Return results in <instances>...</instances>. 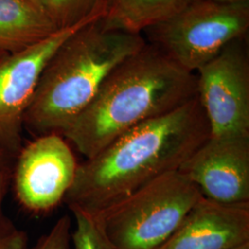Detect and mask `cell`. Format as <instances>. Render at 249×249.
I'll return each mask as SVG.
<instances>
[{
	"instance_id": "obj_15",
	"label": "cell",
	"mask_w": 249,
	"mask_h": 249,
	"mask_svg": "<svg viewBox=\"0 0 249 249\" xmlns=\"http://www.w3.org/2000/svg\"><path fill=\"white\" fill-rule=\"evenodd\" d=\"M71 221L64 215L32 249H71Z\"/></svg>"
},
{
	"instance_id": "obj_9",
	"label": "cell",
	"mask_w": 249,
	"mask_h": 249,
	"mask_svg": "<svg viewBox=\"0 0 249 249\" xmlns=\"http://www.w3.org/2000/svg\"><path fill=\"white\" fill-rule=\"evenodd\" d=\"M178 171L207 199L221 204L249 203V136H210Z\"/></svg>"
},
{
	"instance_id": "obj_18",
	"label": "cell",
	"mask_w": 249,
	"mask_h": 249,
	"mask_svg": "<svg viewBox=\"0 0 249 249\" xmlns=\"http://www.w3.org/2000/svg\"><path fill=\"white\" fill-rule=\"evenodd\" d=\"M213 1L217 2V3H221V4H228V5L249 3V0H213Z\"/></svg>"
},
{
	"instance_id": "obj_3",
	"label": "cell",
	"mask_w": 249,
	"mask_h": 249,
	"mask_svg": "<svg viewBox=\"0 0 249 249\" xmlns=\"http://www.w3.org/2000/svg\"><path fill=\"white\" fill-rule=\"evenodd\" d=\"M147 41L103 17L70 36L46 64L23 119L40 135H62L95 97L109 73Z\"/></svg>"
},
{
	"instance_id": "obj_20",
	"label": "cell",
	"mask_w": 249,
	"mask_h": 249,
	"mask_svg": "<svg viewBox=\"0 0 249 249\" xmlns=\"http://www.w3.org/2000/svg\"><path fill=\"white\" fill-rule=\"evenodd\" d=\"M232 249H249V243H246V244L242 245L240 247H237V248Z\"/></svg>"
},
{
	"instance_id": "obj_21",
	"label": "cell",
	"mask_w": 249,
	"mask_h": 249,
	"mask_svg": "<svg viewBox=\"0 0 249 249\" xmlns=\"http://www.w3.org/2000/svg\"><path fill=\"white\" fill-rule=\"evenodd\" d=\"M0 53H1V52H0Z\"/></svg>"
},
{
	"instance_id": "obj_17",
	"label": "cell",
	"mask_w": 249,
	"mask_h": 249,
	"mask_svg": "<svg viewBox=\"0 0 249 249\" xmlns=\"http://www.w3.org/2000/svg\"><path fill=\"white\" fill-rule=\"evenodd\" d=\"M7 181H8V170L6 168V165L3 164V165H0V211H1V203L3 200V196H4L5 189L7 186ZM5 231H2V228L0 225V237L3 235Z\"/></svg>"
},
{
	"instance_id": "obj_1",
	"label": "cell",
	"mask_w": 249,
	"mask_h": 249,
	"mask_svg": "<svg viewBox=\"0 0 249 249\" xmlns=\"http://www.w3.org/2000/svg\"><path fill=\"white\" fill-rule=\"evenodd\" d=\"M210 137L198 96L124 132L79 163L64 200L96 216L181 164Z\"/></svg>"
},
{
	"instance_id": "obj_12",
	"label": "cell",
	"mask_w": 249,
	"mask_h": 249,
	"mask_svg": "<svg viewBox=\"0 0 249 249\" xmlns=\"http://www.w3.org/2000/svg\"><path fill=\"white\" fill-rule=\"evenodd\" d=\"M196 0H107L104 19L111 26L142 34Z\"/></svg>"
},
{
	"instance_id": "obj_19",
	"label": "cell",
	"mask_w": 249,
	"mask_h": 249,
	"mask_svg": "<svg viewBox=\"0 0 249 249\" xmlns=\"http://www.w3.org/2000/svg\"><path fill=\"white\" fill-rule=\"evenodd\" d=\"M7 160V158L2 154V153H0V165H3V164H6L5 163V161Z\"/></svg>"
},
{
	"instance_id": "obj_16",
	"label": "cell",
	"mask_w": 249,
	"mask_h": 249,
	"mask_svg": "<svg viewBox=\"0 0 249 249\" xmlns=\"http://www.w3.org/2000/svg\"><path fill=\"white\" fill-rule=\"evenodd\" d=\"M0 249H28L26 233L18 230L5 231L0 237Z\"/></svg>"
},
{
	"instance_id": "obj_14",
	"label": "cell",
	"mask_w": 249,
	"mask_h": 249,
	"mask_svg": "<svg viewBox=\"0 0 249 249\" xmlns=\"http://www.w3.org/2000/svg\"><path fill=\"white\" fill-rule=\"evenodd\" d=\"M71 212L76 222L71 233L75 249H114L95 216L77 209Z\"/></svg>"
},
{
	"instance_id": "obj_6",
	"label": "cell",
	"mask_w": 249,
	"mask_h": 249,
	"mask_svg": "<svg viewBox=\"0 0 249 249\" xmlns=\"http://www.w3.org/2000/svg\"><path fill=\"white\" fill-rule=\"evenodd\" d=\"M197 96L211 137L249 136V56L246 37L234 40L196 72Z\"/></svg>"
},
{
	"instance_id": "obj_4",
	"label": "cell",
	"mask_w": 249,
	"mask_h": 249,
	"mask_svg": "<svg viewBox=\"0 0 249 249\" xmlns=\"http://www.w3.org/2000/svg\"><path fill=\"white\" fill-rule=\"evenodd\" d=\"M178 170L170 172L96 215L114 249H157L202 198Z\"/></svg>"
},
{
	"instance_id": "obj_11",
	"label": "cell",
	"mask_w": 249,
	"mask_h": 249,
	"mask_svg": "<svg viewBox=\"0 0 249 249\" xmlns=\"http://www.w3.org/2000/svg\"><path fill=\"white\" fill-rule=\"evenodd\" d=\"M58 29L36 0H0V52L14 53Z\"/></svg>"
},
{
	"instance_id": "obj_2",
	"label": "cell",
	"mask_w": 249,
	"mask_h": 249,
	"mask_svg": "<svg viewBox=\"0 0 249 249\" xmlns=\"http://www.w3.org/2000/svg\"><path fill=\"white\" fill-rule=\"evenodd\" d=\"M196 95V73L146 43L109 73L62 136L89 159L137 124L167 114Z\"/></svg>"
},
{
	"instance_id": "obj_5",
	"label": "cell",
	"mask_w": 249,
	"mask_h": 249,
	"mask_svg": "<svg viewBox=\"0 0 249 249\" xmlns=\"http://www.w3.org/2000/svg\"><path fill=\"white\" fill-rule=\"evenodd\" d=\"M249 3L196 0L177 14L146 29L149 44L188 71L196 73L234 40L247 36Z\"/></svg>"
},
{
	"instance_id": "obj_7",
	"label": "cell",
	"mask_w": 249,
	"mask_h": 249,
	"mask_svg": "<svg viewBox=\"0 0 249 249\" xmlns=\"http://www.w3.org/2000/svg\"><path fill=\"white\" fill-rule=\"evenodd\" d=\"M91 21L57 30L17 52L0 53V153L7 159L21 150L24 115L46 64L70 36Z\"/></svg>"
},
{
	"instance_id": "obj_13",
	"label": "cell",
	"mask_w": 249,
	"mask_h": 249,
	"mask_svg": "<svg viewBox=\"0 0 249 249\" xmlns=\"http://www.w3.org/2000/svg\"><path fill=\"white\" fill-rule=\"evenodd\" d=\"M55 27L66 29L104 17L107 0H36Z\"/></svg>"
},
{
	"instance_id": "obj_10",
	"label": "cell",
	"mask_w": 249,
	"mask_h": 249,
	"mask_svg": "<svg viewBox=\"0 0 249 249\" xmlns=\"http://www.w3.org/2000/svg\"><path fill=\"white\" fill-rule=\"evenodd\" d=\"M249 243V203L221 204L200 198L157 249H232Z\"/></svg>"
},
{
	"instance_id": "obj_8",
	"label": "cell",
	"mask_w": 249,
	"mask_h": 249,
	"mask_svg": "<svg viewBox=\"0 0 249 249\" xmlns=\"http://www.w3.org/2000/svg\"><path fill=\"white\" fill-rule=\"evenodd\" d=\"M14 183L18 201L29 212L52 211L71 187L79 163L57 133L40 135L18 154Z\"/></svg>"
}]
</instances>
